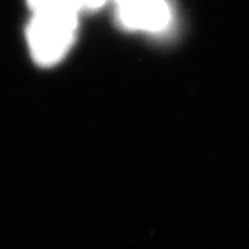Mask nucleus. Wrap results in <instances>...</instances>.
<instances>
[{"mask_svg": "<svg viewBox=\"0 0 249 249\" xmlns=\"http://www.w3.org/2000/svg\"><path fill=\"white\" fill-rule=\"evenodd\" d=\"M79 6H64L35 12L27 29V42L35 61L57 64L71 50L78 24Z\"/></svg>", "mask_w": 249, "mask_h": 249, "instance_id": "1", "label": "nucleus"}, {"mask_svg": "<svg viewBox=\"0 0 249 249\" xmlns=\"http://www.w3.org/2000/svg\"><path fill=\"white\" fill-rule=\"evenodd\" d=\"M115 3L121 22L131 30L157 33L169 26L166 0H115Z\"/></svg>", "mask_w": 249, "mask_h": 249, "instance_id": "2", "label": "nucleus"}, {"mask_svg": "<svg viewBox=\"0 0 249 249\" xmlns=\"http://www.w3.org/2000/svg\"><path fill=\"white\" fill-rule=\"evenodd\" d=\"M29 5L35 12L50 11L64 6H81L79 0H29Z\"/></svg>", "mask_w": 249, "mask_h": 249, "instance_id": "3", "label": "nucleus"}, {"mask_svg": "<svg viewBox=\"0 0 249 249\" xmlns=\"http://www.w3.org/2000/svg\"><path fill=\"white\" fill-rule=\"evenodd\" d=\"M107 0H79L81 6H85L88 9H99L102 8Z\"/></svg>", "mask_w": 249, "mask_h": 249, "instance_id": "4", "label": "nucleus"}]
</instances>
